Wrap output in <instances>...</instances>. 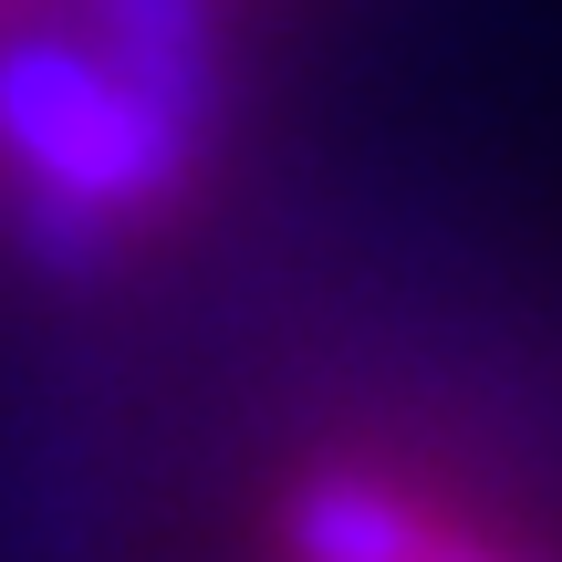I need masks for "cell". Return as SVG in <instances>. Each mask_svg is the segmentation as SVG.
<instances>
[{"label": "cell", "mask_w": 562, "mask_h": 562, "mask_svg": "<svg viewBox=\"0 0 562 562\" xmlns=\"http://www.w3.org/2000/svg\"><path fill=\"white\" fill-rule=\"evenodd\" d=\"M302 562H469V552H448L406 501H385V490L355 480V490H323V501H313Z\"/></svg>", "instance_id": "cell-1"}]
</instances>
